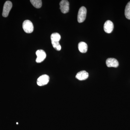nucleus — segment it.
I'll use <instances>...</instances> for the list:
<instances>
[{
    "label": "nucleus",
    "instance_id": "obj_5",
    "mask_svg": "<svg viewBox=\"0 0 130 130\" xmlns=\"http://www.w3.org/2000/svg\"><path fill=\"white\" fill-rule=\"evenodd\" d=\"M49 77L46 74H43L38 78L37 84L39 86H43L46 85L49 81Z\"/></svg>",
    "mask_w": 130,
    "mask_h": 130
},
{
    "label": "nucleus",
    "instance_id": "obj_9",
    "mask_svg": "<svg viewBox=\"0 0 130 130\" xmlns=\"http://www.w3.org/2000/svg\"><path fill=\"white\" fill-rule=\"evenodd\" d=\"M113 24L110 20H107L104 25V30L107 33H111L113 29Z\"/></svg>",
    "mask_w": 130,
    "mask_h": 130
},
{
    "label": "nucleus",
    "instance_id": "obj_12",
    "mask_svg": "<svg viewBox=\"0 0 130 130\" xmlns=\"http://www.w3.org/2000/svg\"><path fill=\"white\" fill-rule=\"evenodd\" d=\"M31 3L32 6L37 8H40L41 7L42 2L41 0H31Z\"/></svg>",
    "mask_w": 130,
    "mask_h": 130
},
{
    "label": "nucleus",
    "instance_id": "obj_6",
    "mask_svg": "<svg viewBox=\"0 0 130 130\" xmlns=\"http://www.w3.org/2000/svg\"><path fill=\"white\" fill-rule=\"evenodd\" d=\"M61 11L63 13H67L69 11L70 4L69 2L67 0H63L60 3Z\"/></svg>",
    "mask_w": 130,
    "mask_h": 130
},
{
    "label": "nucleus",
    "instance_id": "obj_13",
    "mask_svg": "<svg viewBox=\"0 0 130 130\" xmlns=\"http://www.w3.org/2000/svg\"><path fill=\"white\" fill-rule=\"evenodd\" d=\"M125 15L126 18L130 20V1L127 3L125 10Z\"/></svg>",
    "mask_w": 130,
    "mask_h": 130
},
{
    "label": "nucleus",
    "instance_id": "obj_7",
    "mask_svg": "<svg viewBox=\"0 0 130 130\" xmlns=\"http://www.w3.org/2000/svg\"><path fill=\"white\" fill-rule=\"evenodd\" d=\"M36 55L37 56L36 61L37 63H41L46 57V54L45 51L42 50H38L36 52Z\"/></svg>",
    "mask_w": 130,
    "mask_h": 130
},
{
    "label": "nucleus",
    "instance_id": "obj_11",
    "mask_svg": "<svg viewBox=\"0 0 130 130\" xmlns=\"http://www.w3.org/2000/svg\"><path fill=\"white\" fill-rule=\"evenodd\" d=\"M78 48L80 52L83 53H86L88 50V45L86 43L80 42L78 44Z\"/></svg>",
    "mask_w": 130,
    "mask_h": 130
},
{
    "label": "nucleus",
    "instance_id": "obj_8",
    "mask_svg": "<svg viewBox=\"0 0 130 130\" xmlns=\"http://www.w3.org/2000/svg\"><path fill=\"white\" fill-rule=\"evenodd\" d=\"M106 64L108 67L117 68L119 65L118 61L113 58H109L107 59Z\"/></svg>",
    "mask_w": 130,
    "mask_h": 130
},
{
    "label": "nucleus",
    "instance_id": "obj_1",
    "mask_svg": "<svg viewBox=\"0 0 130 130\" xmlns=\"http://www.w3.org/2000/svg\"><path fill=\"white\" fill-rule=\"evenodd\" d=\"M60 39V35L57 32H55L51 35V40L53 46L54 48L58 51H60L61 49V46L59 43Z\"/></svg>",
    "mask_w": 130,
    "mask_h": 130
},
{
    "label": "nucleus",
    "instance_id": "obj_2",
    "mask_svg": "<svg viewBox=\"0 0 130 130\" xmlns=\"http://www.w3.org/2000/svg\"><path fill=\"white\" fill-rule=\"evenodd\" d=\"M87 10L85 7H82L79 8L78 13L77 21L78 23H82L86 19Z\"/></svg>",
    "mask_w": 130,
    "mask_h": 130
},
{
    "label": "nucleus",
    "instance_id": "obj_4",
    "mask_svg": "<svg viewBox=\"0 0 130 130\" xmlns=\"http://www.w3.org/2000/svg\"><path fill=\"white\" fill-rule=\"evenodd\" d=\"M12 7V3L10 1H7L5 3L3 6V11L2 16L5 18L7 17Z\"/></svg>",
    "mask_w": 130,
    "mask_h": 130
},
{
    "label": "nucleus",
    "instance_id": "obj_10",
    "mask_svg": "<svg viewBox=\"0 0 130 130\" xmlns=\"http://www.w3.org/2000/svg\"><path fill=\"white\" fill-rule=\"evenodd\" d=\"M89 74L85 71H81L77 73L76 76V78L80 81L85 80L88 78Z\"/></svg>",
    "mask_w": 130,
    "mask_h": 130
},
{
    "label": "nucleus",
    "instance_id": "obj_3",
    "mask_svg": "<svg viewBox=\"0 0 130 130\" xmlns=\"http://www.w3.org/2000/svg\"><path fill=\"white\" fill-rule=\"evenodd\" d=\"M23 28L25 32L27 33H31L34 30V26L32 22L29 20H26L23 24Z\"/></svg>",
    "mask_w": 130,
    "mask_h": 130
}]
</instances>
